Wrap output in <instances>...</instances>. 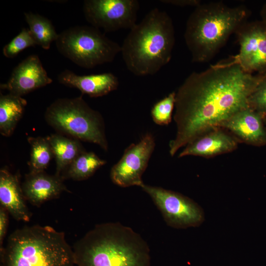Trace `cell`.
Returning a JSON list of instances; mask_svg holds the SVG:
<instances>
[{
    "mask_svg": "<svg viewBox=\"0 0 266 266\" xmlns=\"http://www.w3.org/2000/svg\"><path fill=\"white\" fill-rule=\"evenodd\" d=\"M265 76L245 71L232 59L191 73L176 92V133L169 143L170 155L248 106Z\"/></svg>",
    "mask_w": 266,
    "mask_h": 266,
    "instance_id": "1",
    "label": "cell"
},
{
    "mask_svg": "<svg viewBox=\"0 0 266 266\" xmlns=\"http://www.w3.org/2000/svg\"><path fill=\"white\" fill-rule=\"evenodd\" d=\"M75 266H150L143 238L118 222L98 224L73 245Z\"/></svg>",
    "mask_w": 266,
    "mask_h": 266,
    "instance_id": "2",
    "label": "cell"
},
{
    "mask_svg": "<svg viewBox=\"0 0 266 266\" xmlns=\"http://www.w3.org/2000/svg\"><path fill=\"white\" fill-rule=\"evenodd\" d=\"M175 41L172 19L156 7L130 30L121 46V53L132 74L152 75L169 62Z\"/></svg>",
    "mask_w": 266,
    "mask_h": 266,
    "instance_id": "3",
    "label": "cell"
},
{
    "mask_svg": "<svg viewBox=\"0 0 266 266\" xmlns=\"http://www.w3.org/2000/svg\"><path fill=\"white\" fill-rule=\"evenodd\" d=\"M244 6L230 7L222 1L201 3L186 22L184 34L194 63L211 60L249 15Z\"/></svg>",
    "mask_w": 266,
    "mask_h": 266,
    "instance_id": "4",
    "label": "cell"
},
{
    "mask_svg": "<svg viewBox=\"0 0 266 266\" xmlns=\"http://www.w3.org/2000/svg\"><path fill=\"white\" fill-rule=\"evenodd\" d=\"M0 266H75L64 233L50 226H26L14 231L0 249Z\"/></svg>",
    "mask_w": 266,
    "mask_h": 266,
    "instance_id": "5",
    "label": "cell"
},
{
    "mask_svg": "<svg viewBox=\"0 0 266 266\" xmlns=\"http://www.w3.org/2000/svg\"><path fill=\"white\" fill-rule=\"evenodd\" d=\"M45 118L49 125L61 133L107 150L102 117L81 96L55 100L46 109Z\"/></svg>",
    "mask_w": 266,
    "mask_h": 266,
    "instance_id": "6",
    "label": "cell"
},
{
    "mask_svg": "<svg viewBox=\"0 0 266 266\" xmlns=\"http://www.w3.org/2000/svg\"><path fill=\"white\" fill-rule=\"evenodd\" d=\"M58 51L77 65L92 68L113 62L121 46L93 26H76L59 33Z\"/></svg>",
    "mask_w": 266,
    "mask_h": 266,
    "instance_id": "7",
    "label": "cell"
},
{
    "mask_svg": "<svg viewBox=\"0 0 266 266\" xmlns=\"http://www.w3.org/2000/svg\"><path fill=\"white\" fill-rule=\"evenodd\" d=\"M139 7L137 0H86L83 8L92 26L112 32L134 26Z\"/></svg>",
    "mask_w": 266,
    "mask_h": 266,
    "instance_id": "8",
    "label": "cell"
},
{
    "mask_svg": "<svg viewBox=\"0 0 266 266\" xmlns=\"http://www.w3.org/2000/svg\"><path fill=\"white\" fill-rule=\"evenodd\" d=\"M141 188L151 197L168 226L186 228L197 226L203 221L201 209L189 198L160 187L144 184Z\"/></svg>",
    "mask_w": 266,
    "mask_h": 266,
    "instance_id": "9",
    "label": "cell"
},
{
    "mask_svg": "<svg viewBox=\"0 0 266 266\" xmlns=\"http://www.w3.org/2000/svg\"><path fill=\"white\" fill-rule=\"evenodd\" d=\"M235 34L239 50L232 61L247 72L266 76V22L246 21Z\"/></svg>",
    "mask_w": 266,
    "mask_h": 266,
    "instance_id": "10",
    "label": "cell"
},
{
    "mask_svg": "<svg viewBox=\"0 0 266 266\" xmlns=\"http://www.w3.org/2000/svg\"><path fill=\"white\" fill-rule=\"evenodd\" d=\"M155 146L154 136L147 133L137 143L130 145L121 159L112 167L110 178L121 187H141L142 175L145 170Z\"/></svg>",
    "mask_w": 266,
    "mask_h": 266,
    "instance_id": "11",
    "label": "cell"
},
{
    "mask_svg": "<svg viewBox=\"0 0 266 266\" xmlns=\"http://www.w3.org/2000/svg\"><path fill=\"white\" fill-rule=\"evenodd\" d=\"M239 142L254 146L266 145V116L247 106L237 112L220 126Z\"/></svg>",
    "mask_w": 266,
    "mask_h": 266,
    "instance_id": "12",
    "label": "cell"
},
{
    "mask_svg": "<svg viewBox=\"0 0 266 266\" xmlns=\"http://www.w3.org/2000/svg\"><path fill=\"white\" fill-rule=\"evenodd\" d=\"M52 81L38 56L31 55L15 66L7 82L1 84L0 87L9 93L22 97Z\"/></svg>",
    "mask_w": 266,
    "mask_h": 266,
    "instance_id": "13",
    "label": "cell"
},
{
    "mask_svg": "<svg viewBox=\"0 0 266 266\" xmlns=\"http://www.w3.org/2000/svg\"><path fill=\"white\" fill-rule=\"evenodd\" d=\"M239 141L226 130L213 129L196 138L185 146L178 157L196 156L211 158L235 150Z\"/></svg>",
    "mask_w": 266,
    "mask_h": 266,
    "instance_id": "14",
    "label": "cell"
},
{
    "mask_svg": "<svg viewBox=\"0 0 266 266\" xmlns=\"http://www.w3.org/2000/svg\"><path fill=\"white\" fill-rule=\"evenodd\" d=\"M63 180L62 176L50 175L44 171L29 172L22 187L24 197L32 205L40 206L67 191Z\"/></svg>",
    "mask_w": 266,
    "mask_h": 266,
    "instance_id": "15",
    "label": "cell"
},
{
    "mask_svg": "<svg viewBox=\"0 0 266 266\" xmlns=\"http://www.w3.org/2000/svg\"><path fill=\"white\" fill-rule=\"evenodd\" d=\"M58 80L64 85L77 88L83 94L97 98L105 96L117 89L119 80L111 72L78 75L66 69L58 76Z\"/></svg>",
    "mask_w": 266,
    "mask_h": 266,
    "instance_id": "16",
    "label": "cell"
},
{
    "mask_svg": "<svg viewBox=\"0 0 266 266\" xmlns=\"http://www.w3.org/2000/svg\"><path fill=\"white\" fill-rule=\"evenodd\" d=\"M19 176L14 175L7 168L0 170V202L17 221L29 222L31 214L25 203Z\"/></svg>",
    "mask_w": 266,
    "mask_h": 266,
    "instance_id": "17",
    "label": "cell"
},
{
    "mask_svg": "<svg viewBox=\"0 0 266 266\" xmlns=\"http://www.w3.org/2000/svg\"><path fill=\"white\" fill-rule=\"evenodd\" d=\"M56 162V175L61 173L82 153L84 152L78 140L59 134H51L46 137Z\"/></svg>",
    "mask_w": 266,
    "mask_h": 266,
    "instance_id": "18",
    "label": "cell"
},
{
    "mask_svg": "<svg viewBox=\"0 0 266 266\" xmlns=\"http://www.w3.org/2000/svg\"><path fill=\"white\" fill-rule=\"evenodd\" d=\"M26 105L27 100L21 96L0 93V133L2 135L9 136L12 134Z\"/></svg>",
    "mask_w": 266,
    "mask_h": 266,
    "instance_id": "19",
    "label": "cell"
},
{
    "mask_svg": "<svg viewBox=\"0 0 266 266\" xmlns=\"http://www.w3.org/2000/svg\"><path fill=\"white\" fill-rule=\"evenodd\" d=\"M29 30L36 45L48 50L51 43L57 40L59 33L51 22L47 18L31 12L24 13Z\"/></svg>",
    "mask_w": 266,
    "mask_h": 266,
    "instance_id": "20",
    "label": "cell"
},
{
    "mask_svg": "<svg viewBox=\"0 0 266 266\" xmlns=\"http://www.w3.org/2000/svg\"><path fill=\"white\" fill-rule=\"evenodd\" d=\"M105 163V161L100 159L94 152L84 151L68 167L66 177L75 180H85Z\"/></svg>",
    "mask_w": 266,
    "mask_h": 266,
    "instance_id": "21",
    "label": "cell"
},
{
    "mask_svg": "<svg viewBox=\"0 0 266 266\" xmlns=\"http://www.w3.org/2000/svg\"><path fill=\"white\" fill-rule=\"evenodd\" d=\"M31 157L29 163L30 172L44 171L53 156L50 145L46 137H30Z\"/></svg>",
    "mask_w": 266,
    "mask_h": 266,
    "instance_id": "22",
    "label": "cell"
},
{
    "mask_svg": "<svg viewBox=\"0 0 266 266\" xmlns=\"http://www.w3.org/2000/svg\"><path fill=\"white\" fill-rule=\"evenodd\" d=\"M175 101L176 92H172L153 106L151 114L153 120L156 124L167 125L170 123L175 108Z\"/></svg>",
    "mask_w": 266,
    "mask_h": 266,
    "instance_id": "23",
    "label": "cell"
},
{
    "mask_svg": "<svg viewBox=\"0 0 266 266\" xmlns=\"http://www.w3.org/2000/svg\"><path fill=\"white\" fill-rule=\"evenodd\" d=\"M35 45V41L29 29L23 28L18 35L3 47L2 53L5 57L13 58L23 50Z\"/></svg>",
    "mask_w": 266,
    "mask_h": 266,
    "instance_id": "24",
    "label": "cell"
},
{
    "mask_svg": "<svg viewBox=\"0 0 266 266\" xmlns=\"http://www.w3.org/2000/svg\"><path fill=\"white\" fill-rule=\"evenodd\" d=\"M248 105L266 116V76L250 96Z\"/></svg>",
    "mask_w": 266,
    "mask_h": 266,
    "instance_id": "25",
    "label": "cell"
},
{
    "mask_svg": "<svg viewBox=\"0 0 266 266\" xmlns=\"http://www.w3.org/2000/svg\"><path fill=\"white\" fill-rule=\"evenodd\" d=\"M8 222V212L2 206L0 207V249L3 247V240L6 233Z\"/></svg>",
    "mask_w": 266,
    "mask_h": 266,
    "instance_id": "26",
    "label": "cell"
},
{
    "mask_svg": "<svg viewBox=\"0 0 266 266\" xmlns=\"http://www.w3.org/2000/svg\"><path fill=\"white\" fill-rule=\"evenodd\" d=\"M160 2L180 7L194 6L195 7L201 3V1L199 0H161Z\"/></svg>",
    "mask_w": 266,
    "mask_h": 266,
    "instance_id": "27",
    "label": "cell"
},
{
    "mask_svg": "<svg viewBox=\"0 0 266 266\" xmlns=\"http://www.w3.org/2000/svg\"><path fill=\"white\" fill-rule=\"evenodd\" d=\"M261 20L266 22V2L263 5L260 11Z\"/></svg>",
    "mask_w": 266,
    "mask_h": 266,
    "instance_id": "28",
    "label": "cell"
}]
</instances>
